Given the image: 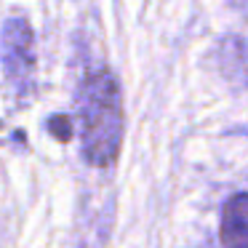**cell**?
<instances>
[{
  "mask_svg": "<svg viewBox=\"0 0 248 248\" xmlns=\"http://www.w3.org/2000/svg\"><path fill=\"white\" fill-rule=\"evenodd\" d=\"M224 248H248V195H235L221 214Z\"/></svg>",
  "mask_w": 248,
  "mask_h": 248,
  "instance_id": "cell-3",
  "label": "cell"
},
{
  "mask_svg": "<svg viewBox=\"0 0 248 248\" xmlns=\"http://www.w3.org/2000/svg\"><path fill=\"white\" fill-rule=\"evenodd\" d=\"M48 128L54 131V136H56L59 141H67V139L72 136V120L67 118V115H56V118L48 123Z\"/></svg>",
  "mask_w": 248,
  "mask_h": 248,
  "instance_id": "cell-4",
  "label": "cell"
},
{
  "mask_svg": "<svg viewBox=\"0 0 248 248\" xmlns=\"http://www.w3.org/2000/svg\"><path fill=\"white\" fill-rule=\"evenodd\" d=\"M0 59L6 75L19 91H30L35 78V35L27 19L14 16L3 24L0 32Z\"/></svg>",
  "mask_w": 248,
  "mask_h": 248,
  "instance_id": "cell-2",
  "label": "cell"
},
{
  "mask_svg": "<svg viewBox=\"0 0 248 248\" xmlns=\"http://www.w3.org/2000/svg\"><path fill=\"white\" fill-rule=\"evenodd\" d=\"M83 123V155L91 166L107 168L118 160L123 144V99L109 70H91L78 91Z\"/></svg>",
  "mask_w": 248,
  "mask_h": 248,
  "instance_id": "cell-1",
  "label": "cell"
}]
</instances>
